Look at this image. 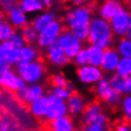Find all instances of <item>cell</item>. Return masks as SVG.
<instances>
[{
    "instance_id": "obj_1",
    "label": "cell",
    "mask_w": 131,
    "mask_h": 131,
    "mask_svg": "<svg viewBox=\"0 0 131 131\" xmlns=\"http://www.w3.org/2000/svg\"><path fill=\"white\" fill-rule=\"evenodd\" d=\"M113 30L110 21L102 17H93L90 21V34L88 42L90 45H97L102 48H109L113 43Z\"/></svg>"
},
{
    "instance_id": "obj_2",
    "label": "cell",
    "mask_w": 131,
    "mask_h": 131,
    "mask_svg": "<svg viewBox=\"0 0 131 131\" xmlns=\"http://www.w3.org/2000/svg\"><path fill=\"white\" fill-rule=\"evenodd\" d=\"M46 71V66L41 61V58L31 61L26 64L17 66V72L27 83H37L43 78Z\"/></svg>"
},
{
    "instance_id": "obj_3",
    "label": "cell",
    "mask_w": 131,
    "mask_h": 131,
    "mask_svg": "<svg viewBox=\"0 0 131 131\" xmlns=\"http://www.w3.org/2000/svg\"><path fill=\"white\" fill-rule=\"evenodd\" d=\"M56 42L61 46L62 49L64 50L66 54L68 56L70 59H74V57L79 53V51L82 49V43L81 40H79L76 36L72 34V31L70 29L66 28L63 31L61 32V35L58 37Z\"/></svg>"
},
{
    "instance_id": "obj_4",
    "label": "cell",
    "mask_w": 131,
    "mask_h": 131,
    "mask_svg": "<svg viewBox=\"0 0 131 131\" xmlns=\"http://www.w3.org/2000/svg\"><path fill=\"white\" fill-rule=\"evenodd\" d=\"M109 21L116 37H126L131 28V14L127 9L121 7Z\"/></svg>"
},
{
    "instance_id": "obj_5",
    "label": "cell",
    "mask_w": 131,
    "mask_h": 131,
    "mask_svg": "<svg viewBox=\"0 0 131 131\" xmlns=\"http://www.w3.org/2000/svg\"><path fill=\"white\" fill-rule=\"evenodd\" d=\"M15 99L18 101L26 109H29V106L37 100L38 98L45 96V88L41 84L38 83H30V86H27L24 89L18 90L14 93Z\"/></svg>"
},
{
    "instance_id": "obj_6",
    "label": "cell",
    "mask_w": 131,
    "mask_h": 131,
    "mask_svg": "<svg viewBox=\"0 0 131 131\" xmlns=\"http://www.w3.org/2000/svg\"><path fill=\"white\" fill-rule=\"evenodd\" d=\"M92 16H91V10L87 7H79L71 9L66 14L63 18V24L68 29H72L77 26L81 25H89Z\"/></svg>"
},
{
    "instance_id": "obj_7",
    "label": "cell",
    "mask_w": 131,
    "mask_h": 131,
    "mask_svg": "<svg viewBox=\"0 0 131 131\" xmlns=\"http://www.w3.org/2000/svg\"><path fill=\"white\" fill-rule=\"evenodd\" d=\"M67 28L64 26V24H62L61 21L54 20L51 24H49L43 30L40 32L39 35V39H38V47L41 49H46L49 47L50 45H52L56 40L58 39V37L61 35V32Z\"/></svg>"
},
{
    "instance_id": "obj_8",
    "label": "cell",
    "mask_w": 131,
    "mask_h": 131,
    "mask_svg": "<svg viewBox=\"0 0 131 131\" xmlns=\"http://www.w3.org/2000/svg\"><path fill=\"white\" fill-rule=\"evenodd\" d=\"M47 97H48V107H47L45 121H52L57 119V118L67 116L69 113L66 100L60 99L53 92H49Z\"/></svg>"
},
{
    "instance_id": "obj_9",
    "label": "cell",
    "mask_w": 131,
    "mask_h": 131,
    "mask_svg": "<svg viewBox=\"0 0 131 131\" xmlns=\"http://www.w3.org/2000/svg\"><path fill=\"white\" fill-rule=\"evenodd\" d=\"M0 83H1L2 89L12 93L27 87L26 84L27 82L19 76V73H16L11 70L0 73Z\"/></svg>"
},
{
    "instance_id": "obj_10",
    "label": "cell",
    "mask_w": 131,
    "mask_h": 131,
    "mask_svg": "<svg viewBox=\"0 0 131 131\" xmlns=\"http://www.w3.org/2000/svg\"><path fill=\"white\" fill-rule=\"evenodd\" d=\"M103 70L101 67L88 63L77 69V76L79 80L84 84H94L103 77Z\"/></svg>"
},
{
    "instance_id": "obj_11",
    "label": "cell",
    "mask_w": 131,
    "mask_h": 131,
    "mask_svg": "<svg viewBox=\"0 0 131 131\" xmlns=\"http://www.w3.org/2000/svg\"><path fill=\"white\" fill-rule=\"evenodd\" d=\"M46 53H47V58L49 62L54 66V67H63V66L68 64L71 59L66 54L64 50L62 49L61 46H59L57 42H53L49 47L46 48Z\"/></svg>"
},
{
    "instance_id": "obj_12",
    "label": "cell",
    "mask_w": 131,
    "mask_h": 131,
    "mask_svg": "<svg viewBox=\"0 0 131 131\" xmlns=\"http://www.w3.org/2000/svg\"><path fill=\"white\" fill-rule=\"evenodd\" d=\"M121 60V54L119 53V51L117 49H114L112 47L106 48L103 52V57L102 61H101V69L103 70V72L110 73L117 70V67L119 64V62Z\"/></svg>"
},
{
    "instance_id": "obj_13",
    "label": "cell",
    "mask_w": 131,
    "mask_h": 131,
    "mask_svg": "<svg viewBox=\"0 0 131 131\" xmlns=\"http://www.w3.org/2000/svg\"><path fill=\"white\" fill-rule=\"evenodd\" d=\"M42 129L53 130V131H72L74 130V123L72 116H63L52 121H43L40 123Z\"/></svg>"
},
{
    "instance_id": "obj_14",
    "label": "cell",
    "mask_w": 131,
    "mask_h": 131,
    "mask_svg": "<svg viewBox=\"0 0 131 131\" xmlns=\"http://www.w3.org/2000/svg\"><path fill=\"white\" fill-rule=\"evenodd\" d=\"M102 107H101L100 102L98 100H93L90 103L87 104L86 110L83 111V113L81 114V119L80 123L81 126H88V124L93 123L97 120V118L102 113ZM83 127V128H84Z\"/></svg>"
},
{
    "instance_id": "obj_15",
    "label": "cell",
    "mask_w": 131,
    "mask_h": 131,
    "mask_svg": "<svg viewBox=\"0 0 131 131\" xmlns=\"http://www.w3.org/2000/svg\"><path fill=\"white\" fill-rule=\"evenodd\" d=\"M87 102L84 100V98L81 96L80 93H78L77 91H74L73 93L70 94L69 99L67 100V106L68 110H69V114L72 117H78L81 116L83 113V111L86 110Z\"/></svg>"
},
{
    "instance_id": "obj_16",
    "label": "cell",
    "mask_w": 131,
    "mask_h": 131,
    "mask_svg": "<svg viewBox=\"0 0 131 131\" xmlns=\"http://www.w3.org/2000/svg\"><path fill=\"white\" fill-rule=\"evenodd\" d=\"M47 107H48V97L42 96L35 100L30 106H29V112L36 120L39 121V123L43 122L46 118V112H47Z\"/></svg>"
},
{
    "instance_id": "obj_17",
    "label": "cell",
    "mask_w": 131,
    "mask_h": 131,
    "mask_svg": "<svg viewBox=\"0 0 131 131\" xmlns=\"http://www.w3.org/2000/svg\"><path fill=\"white\" fill-rule=\"evenodd\" d=\"M26 14H27V12H25L20 7H17L12 11L9 12V14L6 15V17H7V20L10 22L16 29H22L27 25L30 24V22L28 21V18H27V15Z\"/></svg>"
},
{
    "instance_id": "obj_18",
    "label": "cell",
    "mask_w": 131,
    "mask_h": 131,
    "mask_svg": "<svg viewBox=\"0 0 131 131\" xmlns=\"http://www.w3.org/2000/svg\"><path fill=\"white\" fill-rule=\"evenodd\" d=\"M38 58H40L38 49L34 47V45H26L19 48V61L17 66L29 63L31 61L37 60Z\"/></svg>"
},
{
    "instance_id": "obj_19",
    "label": "cell",
    "mask_w": 131,
    "mask_h": 131,
    "mask_svg": "<svg viewBox=\"0 0 131 131\" xmlns=\"http://www.w3.org/2000/svg\"><path fill=\"white\" fill-rule=\"evenodd\" d=\"M122 7L121 0H106L99 8V16L107 20H110L113 15Z\"/></svg>"
},
{
    "instance_id": "obj_20",
    "label": "cell",
    "mask_w": 131,
    "mask_h": 131,
    "mask_svg": "<svg viewBox=\"0 0 131 131\" xmlns=\"http://www.w3.org/2000/svg\"><path fill=\"white\" fill-rule=\"evenodd\" d=\"M54 20H56L54 14L48 11V12H43V14L39 15L38 17H36L35 20L31 21V25L34 26L39 32H41L49 24H51V22Z\"/></svg>"
},
{
    "instance_id": "obj_21",
    "label": "cell",
    "mask_w": 131,
    "mask_h": 131,
    "mask_svg": "<svg viewBox=\"0 0 131 131\" xmlns=\"http://www.w3.org/2000/svg\"><path fill=\"white\" fill-rule=\"evenodd\" d=\"M111 91H112V87H111V83H110V79L102 77L97 82V88H96V92L99 100L106 101V99L110 94Z\"/></svg>"
},
{
    "instance_id": "obj_22",
    "label": "cell",
    "mask_w": 131,
    "mask_h": 131,
    "mask_svg": "<svg viewBox=\"0 0 131 131\" xmlns=\"http://www.w3.org/2000/svg\"><path fill=\"white\" fill-rule=\"evenodd\" d=\"M103 52H104V48L100 47L97 45H91L88 48V53H89V63L100 67L101 66V61H102V57H103Z\"/></svg>"
},
{
    "instance_id": "obj_23",
    "label": "cell",
    "mask_w": 131,
    "mask_h": 131,
    "mask_svg": "<svg viewBox=\"0 0 131 131\" xmlns=\"http://www.w3.org/2000/svg\"><path fill=\"white\" fill-rule=\"evenodd\" d=\"M19 7L27 14L41 11L45 8V5L41 0H20Z\"/></svg>"
},
{
    "instance_id": "obj_24",
    "label": "cell",
    "mask_w": 131,
    "mask_h": 131,
    "mask_svg": "<svg viewBox=\"0 0 131 131\" xmlns=\"http://www.w3.org/2000/svg\"><path fill=\"white\" fill-rule=\"evenodd\" d=\"M21 34H22V36H24L26 43L27 45H34V43H36V42H38L40 32H39L30 22V24L27 25L25 28L21 29Z\"/></svg>"
},
{
    "instance_id": "obj_25",
    "label": "cell",
    "mask_w": 131,
    "mask_h": 131,
    "mask_svg": "<svg viewBox=\"0 0 131 131\" xmlns=\"http://www.w3.org/2000/svg\"><path fill=\"white\" fill-rule=\"evenodd\" d=\"M15 27L9 22L7 19L4 18V16H1V24H0V40L6 41L10 40L12 35L15 34Z\"/></svg>"
},
{
    "instance_id": "obj_26",
    "label": "cell",
    "mask_w": 131,
    "mask_h": 131,
    "mask_svg": "<svg viewBox=\"0 0 131 131\" xmlns=\"http://www.w3.org/2000/svg\"><path fill=\"white\" fill-rule=\"evenodd\" d=\"M117 50L119 51L121 57L131 58V40L128 37H122L117 43Z\"/></svg>"
},
{
    "instance_id": "obj_27",
    "label": "cell",
    "mask_w": 131,
    "mask_h": 131,
    "mask_svg": "<svg viewBox=\"0 0 131 131\" xmlns=\"http://www.w3.org/2000/svg\"><path fill=\"white\" fill-rule=\"evenodd\" d=\"M17 126H20V124L17 122V120H16V118L14 116H11V114H9V113H6V116H2L1 127H0V129H1L2 131L21 129L20 127H17Z\"/></svg>"
},
{
    "instance_id": "obj_28",
    "label": "cell",
    "mask_w": 131,
    "mask_h": 131,
    "mask_svg": "<svg viewBox=\"0 0 131 131\" xmlns=\"http://www.w3.org/2000/svg\"><path fill=\"white\" fill-rule=\"evenodd\" d=\"M110 83L113 90H117L121 93H124V87H126V77L121 76L119 73H114L110 77Z\"/></svg>"
},
{
    "instance_id": "obj_29",
    "label": "cell",
    "mask_w": 131,
    "mask_h": 131,
    "mask_svg": "<svg viewBox=\"0 0 131 131\" xmlns=\"http://www.w3.org/2000/svg\"><path fill=\"white\" fill-rule=\"evenodd\" d=\"M72 34L81 41H88L89 39V34H90V24L89 25H81L77 26L72 29H70Z\"/></svg>"
},
{
    "instance_id": "obj_30",
    "label": "cell",
    "mask_w": 131,
    "mask_h": 131,
    "mask_svg": "<svg viewBox=\"0 0 131 131\" xmlns=\"http://www.w3.org/2000/svg\"><path fill=\"white\" fill-rule=\"evenodd\" d=\"M116 72L123 77L131 76V58L121 57V60L117 67Z\"/></svg>"
},
{
    "instance_id": "obj_31",
    "label": "cell",
    "mask_w": 131,
    "mask_h": 131,
    "mask_svg": "<svg viewBox=\"0 0 131 131\" xmlns=\"http://www.w3.org/2000/svg\"><path fill=\"white\" fill-rule=\"evenodd\" d=\"M121 108L124 116V121L131 123V94H126L121 102Z\"/></svg>"
},
{
    "instance_id": "obj_32",
    "label": "cell",
    "mask_w": 131,
    "mask_h": 131,
    "mask_svg": "<svg viewBox=\"0 0 131 131\" xmlns=\"http://www.w3.org/2000/svg\"><path fill=\"white\" fill-rule=\"evenodd\" d=\"M74 64L77 67H82V66H86L89 63V53H88V48H82L79 51L76 57L73 59Z\"/></svg>"
},
{
    "instance_id": "obj_33",
    "label": "cell",
    "mask_w": 131,
    "mask_h": 131,
    "mask_svg": "<svg viewBox=\"0 0 131 131\" xmlns=\"http://www.w3.org/2000/svg\"><path fill=\"white\" fill-rule=\"evenodd\" d=\"M121 96H122V93L121 92L112 89V91L110 92V94L108 96V98L106 99L104 102H107L110 107H117V106H119V104L122 102V97Z\"/></svg>"
},
{
    "instance_id": "obj_34",
    "label": "cell",
    "mask_w": 131,
    "mask_h": 131,
    "mask_svg": "<svg viewBox=\"0 0 131 131\" xmlns=\"http://www.w3.org/2000/svg\"><path fill=\"white\" fill-rule=\"evenodd\" d=\"M49 82H50L51 87H64L66 88L68 81L62 73H54L50 77V81Z\"/></svg>"
},
{
    "instance_id": "obj_35",
    "label": "cell",
    "mask_w": 131,
    "mask_h": 131,
    "mask_svg": "<svg viewBox=\"0 0 131 131\" xmlns=\"http://www.w3.org/2000/svg\"><path fill=\"white\" fill-rule=\"evenodd\" d=\"M1 1V8L4 14H9L14 9L19 7V1L20 0H0Z\"/></svg>"
},
{
    "instance_id": "obj_36",
    "label": "cell",
    "mask_w": 131,
    "mask_h": 131,
    "mask_svg": "<svg viewBox=\"0 0 131 131\" xmlns=\"http://www.w3.org/2000/svg\"><path fill=\"white\" fill-rule=\"evenodd\" d=\"M51 92H53L57 97H59L60 99L66 100V101L69 99V97L71 94L69 92V90L64 87H51Z\"/></svg>"
},
{
    "instance_id": "obj_37",
    "label": "cell",
    "mask_w": 131,
    "mask_h": 131,
    "mask_svg": "<svg viewBox=\"0 0 131 131\" xmlns=\"http://www.w3.org/2000/svg\"><path fill=\"white\" fill-rule=\"evenodd\" d=\"M10 41L12 42V45H14L16 48H21L27 45L24 39V36L21 34V31H15V34L12 35V37L10 38Z\"/></svg>"
},
{
    "instance_id": "obj_38",
    "label": "cell",
    "mask_w": 131,
    "mask_h": 131,
    "mask_svg": "<svg viewBox=\"0 0 131 131\" xmlns=\"http://www.w3.org/2000/svg\"><path fill=\"white\" fill-rule=\"evenodd\" d=\"M83 130H86V131H103V130H107V128L101 126V124H98V123H91V124H88V126L84 127Z\"/></svg>"
},
{
    "instance_id": "obj_39",
    "label": "cell",
    "mask_w": 131,
    "mask_h": 131,
    "mask_svg": "<svg viewBox=\"0 0 131 131\" xmlns=\"http://www.w3.org/2000/svg\"><path fill=\"white\" fill-rule=\"evenodd\" d=\"M10 67H11V64H9L7 61L4 60V59H0V73L9 71L10 70Z\"/></svg>"
},
{
    "instance_id": "obj_40",
    "label": "cell",
    "mask_w": 131,
    "mask_h": 131,
    "mask_svg": "<svg viewBox=\"0 0 131 131\" xmlns=\"http://www.w3.org/2000/svg\"><path fill=\"white\" fill-rule=\"evenodd\" d=\"M87 0H72V4L73 6H76V7H79V6H82L86 4Z\"/></svg>"
},
{
    "instance_id": "obj_41",
    "label": "cell",
    "mask_w": 131,
    "mask_h": 131,
    "mask_svg": "<svg viewBox=\"0 0 131 131\" xmlns=\"http://www.w3.org/2000/svg\"><path fill=\"white\" fill-rule=\"evenodd\" d=\"M66 88H67V89L69 90V92H70V93H73L74 91H76V90H74L73 84L71 83V82H69V81H68V83H67V86H66Z\"/></svg>"
},
{
    "instance_id": "obj_42",
    "label": "cell",
    "mask_w": 131,
    "mask_h": 131,
    "mask_svg": "<svg viewBox=\"0 0 131 131\" xmlns=\"http://www.w3.org/2000/svg\"><path fill=\"white\" fill-rule=\"evenodd\" d=\"M52 1H53V0H42V2H43L45 7H50L51 4H52Z\"/></svg>"
},
{
    "instance_id": "obj_43",
    "label": "cell",
    "mask_w": 131,
    "mask_h": 131,
    "mask_svg": "<svg viewBox=\"0 0 131 131\" xmlns=\"http://www.w3.org/2000/svg\"><path fill=\"white\" fill-rule=\"evenodd\" d=\"M126 37H128V38H129L130 40H131V28H130V30L128 31V34H127V36H126Z\"/></svg>"
},
{
    "instance_id": "obj_44",
    "label": "cell",
    "mask_w": 131,
    "mask_h": 131,
    "mask_svg": "<svg viewBox=\"0 0 131 131\" xmlns=\"http://www.w3.org/2000/svg\"><path fill=\"white\" fill-rule=\"evenodd\" d=\"M130 6H131V2H130Z\"/></svg>"
},
{
    "instance_id": "obj_45",
    "label": "cell",
    "mask_w": 131,
    "mask_h": 131,
    "mask_svg": "<svg viewBox=\"0 0 131 131\" xmlns=\"http://www.w3.org/2000/svg\"><path fill=\"white\" fill-rule=\"evenodd\" d=\"M64 1H66V0H64Z\"/></svg>"
},
{
    "instance_id": "obj_46",
    "label": "cell",
    "mask_w": 131,
    "mask_h": 131,
    "mask_svg": "<svg viewBox=\"0 0 131 131\" xmlns=\"http://www.w3.org/2000/svg\"><path fill=\"white\" fill-rule=\"evenodd\" d=\"M41 1H42V0H41Z\"/></svg>"
}]
</instances>
